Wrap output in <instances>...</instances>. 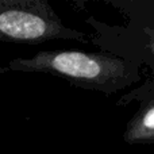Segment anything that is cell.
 <instances>
[{
  "label": "cell",
  "mask_w": 154,
  "mask_h": 154,
  "mask_svg": "<svg viewBox=\"0 0 154 154\" xmlns=\"http://www.w3.org/2000/svg\"><path fill=\"white\" fill-rule=\"evenodd\" d=\"M7 69L53 73L81 88L112 92L131 82L130 66L123 58L111 54L73 50L39 51L32 58H18Z\"/></svg>",
  "instance_id": "6da1fadb"
},
{
  "label": "cell",
  "mask_w": 154,
  "mask_h": 154,
  "mask_svg": "<svg viewBox=\"0 0 154 154\" xmlns=\"http://www.w3.org/2000/svg\"><path fill=\"white\" fill-rule=\"evenodd\" d=\"M0 37L8 42L41 43L49 39H84V34L61 23L42 0H3L0 3Z\"/></svg>",
  "instance_id": "7a4b0ae2"
},
{
  "label": "cell",
  "mask_w": 154,
  "mask_h": 154,
  "mask_svg": "<svg viewBox=\"0 0 154 154\" xmlns=\"http://www.w3.org/2000/svg\"><path fill=\"white\" fill-rule=\"evenodd\" d=\"M125 141L127 143L154 142V95L145 101L127 125Z\"/></svg>",
  "instance_id": "3957f363"
},
{
  "label": "cell",
  "mask_w": 154,
  "mask_h": 154,
  "mask_svg": "<svg viewBox=\"0 0 154 154\" xmlns=\"http://www.w3.org/2000/svg\"><path fill=\"white\" fill-rule=\"evenodd\" d=\"M145 31H146V34L149 35V38H150L149 46H150V49H152L153 53H154V29H146Z\"/></svg>",
  "instance_id": "277c9868"
}]
</instances>
